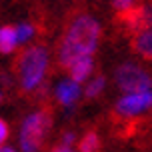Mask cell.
I'll list each match as a JSON object with an SVG mask.
<instances>
[{
	"instance_id": "cell-1",
	"label": "cell",
	"mask_w": 152,
	"mask_h": 152,
	"mask_svg": "<svg viewBox=\"0 0 152 152\" xmlns=\"http://www.w3.org/2000/svg\"><path fill=\"white\" fill-rule=\"evenodd\" d=\"M100 24L90 16H78L70 24L68 32L60 46V66L70 68V64L82 56H90L98 44Z\"/></svg>"
},
{
	"instance_id": "cell-2",
	"label": "cell",
	"mask_w": 152,
	"mask_h": 152,
	"mask_svg": "<svg viewBox=\"0 0 152 152\" xmlns=\"http://www.w3.org/2000/svg\"><path fill=\"white\" fill-rule=\"evenodd\" d=\"M46 64H48V54L42 46H32L20 54L16 70H18V78L24 90H34L42 82Z\"/></svg>"
},
{
	"instance_id": "cell-3",
	"label": "cell",
	"mask_w": 152,
	"mask_h": 152,
	"mask_svg": "<svg viewBox=\"0 0 152 152\" xmlns=\"http://www.w3.org/2000/svg\"><path fill=\"white\" fill-rule=\"evenodd\" d=\"M52 126V114L50 110H40V112L28 116L22 124V134H20V146L24 152H36L42 144L44 136Z\"/></svg>"
},
{
	"instance_id": "cell-4",
	"label": "cell",
	"mask_w": 152,
	"mask_h": 152,
	"mask_svg": "<svg viewBox=\"0 0 152 152\" xmlns=\"http://www.w3.org/2000/svg\"><path fill=\"white\" fill-rule=\"evenodd\" d=\"M116 82L122 90L130 92V94H138V92L150 90L152 78L142 68H138L134 64H122L120 68L116 70Z\"/></svg>"
},
{
	"instance_id": "cell-5",
	"label": "cell",
	"mask_w": 152,
	"mask_h": 152,
	"mask_svg": "<svg viewBox=\"0 0 152 152\" xmlns=\"http://www.w3.org/2000/svg\"><path fill=\"white\" fill-rule=\"evenodd\" d=\"M152 106V92H138V94H128L116 104V112L122 116H136Z\"/></svg>"
},
{
	"instance_id": "cell-6",
	"label": "cell",
	"mask_w": 152,
	"mask_h": 152,
	"mask_svg": "<svg viewBox=\"0 0 152 152\" xmlns=\"http://www.w3.org/2000/svg\"><path fill=\"white\" fill-rule=\"evenodd\" d=\"M132 50L136 54H140V56L152 60V28L138 32L136 36L132 38Z\"/></svg>"
},
{
	"instance_id": "cell-7",
	"label": "cell",
	"mask_w": 152,
	"mask_h": 152,
	"mask_svg": "<svg viewBox=\"0 0 152 152\" xmlns=\"http://www.w3.org/2000/svg\"><path fill=\"white\" fill-rule=\"evenodd\" d=\"M92 70V58L90 56H82V58H78L70 64V72H72V82H82L86 80V76L90 74Z\"/></svg>"
},
{
	"instance_id": "cell-8",
	"label": "cell",
	"mask_w": 152,
	"mask_h": 152,
	"mask_svg": "<svg viewBox=\"0 0 152 152\" xmlns=\"http://www.w3.org/2000/svg\"><path fill=\"white\" fill-rule=\"evenodd\" d=\"M56 96L60 100L62 104H72L76 98H78V84L72 82V80H64V82L58 86V90H56Z\"/></svg>"
},
{
	"instance_id": "cell-9",
	"label": "cell",
	"mask_w": 152,
	"mask_h": 152,
	"mask_svg": "<svg viewBox=\"0 0 152 152\" xmlns=\"http://www.w3.org/2000/svg\"><path fill=\"white\" fill-rule=\"evenodd\" d=\"M16 46V30L12 26H2L0 28V52L10 54Z\"/></svg>"
},
{
	"instance_id": "cell-10",
	"label": "cell",
	"mask_w": 152,
	"mask_h": 152,
	"mask_svg": "<svg viewBox=\"0 0 152 152\" xmlns=\"http://www.w3.org/2000/svg\"><path fill=\"white\" fill-rule=\"evenodd\" d=\"M78 150L80 152H98L100 150V138L96 132H86L80 142H78Z\"/></svg>"
},
{
	"instance_id": "cell-11",
	"label": "cell",
	"mask_w": 152,
	"mask_h": 152,
	"mask_svg": "<svg viewBox=\"0 0 152 152\" xmlns=\"http://www.w3.org/2000/svg\"><path fill=\"white\" fill-rule=\"evenodd\" d=\"M104 88V78L102 76H96L90 84H88V88H86V96L88 98H94V96H98L100 92Z\"/></svg>"
},
{
	"instance_id": "cell-12",
	"label": "cell",
	"mask_w": 152,
	"mask_h": 152,
	"mask_svg": "<svg viewBox=\"0 0 152 152\" xmlns=\"http://www.w3.org/2000/svg\"><path fill=\"white\" fill-rule=\"evenodd\" d=\"M14 30H16V42H26V40L32 36V26L30 24H20Z\"/></svg>"
},
{
	"instance_id": "cell-13",
	"label": "cell",
	"mask_w": 152,
	"mask_h": 152,
	"mask_svg": "<svg viewBox=\"0 0 152 152\" xmlns=\"http://www.w3.org/2000/svg\"><path fill=\"white\" fill-rule=\"evenodd\" d=\"M114 2V8L118 10V12H126L130 8L134 6V0H112Z\"/></svg>"
},
{
	"instance_id": "cell-14",
	"label": "cell",
	"mask_w": 152,
	"mask_h": 152,
	"mask_svg": "<svg viewBox=\"0 0 152 152\" xmlns=\"http://www.w3.org/2000/svg\"><path fill=\"white\" fill-rule=\"evenodd\" d=\"M8 134H10V128H8L6 122L0 118V148H2V144L8 140Z\"/></svg>"
},
{
	"instance_id": "cell-15",
	"label": "cell",
	"mask_w": 152,
	"mask_h": 152,
	"mask_svg": "<svg viewBox=\"0 0 152 152\" xmlns=\"http://www.w3.org/2000/svg\"><path fill=\"white\" fill-rule=\"evenodd\" d=\"M0 152H14V150H12V148H6V146H2V148H0Z\"/></svg>"
}]
</instances>
